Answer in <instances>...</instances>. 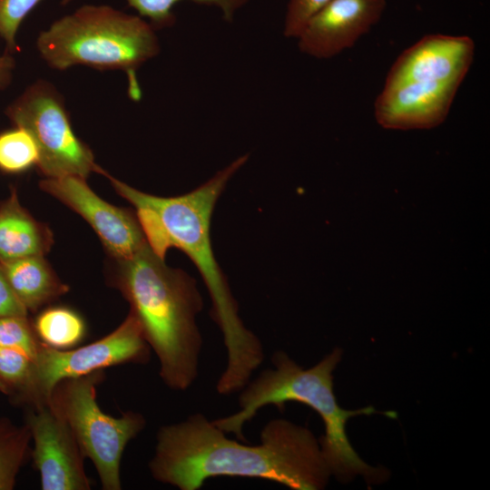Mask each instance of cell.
Instances as JSON below:
<instances>
[{
	"instance_id": "ac0fdd59",
	"label": "cell",
	"mask_w": 490,
	"mask_h": 490,
	"mask_svg": "<svg viewBox=\"0 0 490 490\" xmlns=\"http://www.w3.org/2000/svg\"><path fill=\"white\" fill-rule=\"evenodd\" d=\"M73 0H63L66 5ZM184 0H126L129 6L135 9L155 29L171 27L175 24L174 6ZM199 5L218 7L224 20L231 22L238 10L243 7L249 0H189Z\"/></svg>"
},
{
	"instance_id": "8992f818",
	"label": "cell",
	"mask_w": 490,
	"mask_h": 490,
	"mask_svg": "<svg viewBox=\"0 0 490 490\" xmlns=\"http://www.w3.org/2000/svg\"><path fill=\"white\" fill-rule=\"evenodd\" d=\"M103 377L102 369L64 379L54 388L49 402L70 426L84 458L93 463L103 489L120 490L122 453L146 421L137 412L113 417L102 411L96 402V387Z\"/></svg>"
},
{
	"instance_id": "277c9868",
	"label": "cell",
	"mask_w": 490,
	"mask_h": 490,
	"mask_svg": "<svg viewBox=\"0 0 490 490\" xmlns=\"http://www.w3.org/2000/svg\"><path fill=\"white\" fill-rule=\"evenodd\" d=\"M341 357L342 351L337 348L315 366L304 369L285 352L277 351L271 358L274 368L262 371L241 389L240 410L212 423L223 432L232 433L238 440L246 442L243 426L260 408L274 405L282 410L289 401L305 404L314 409L324 423L325 435L318 442L331 475L344 483L357 475L363 476L368 485L384 482L388 472L364 462L348 438L346 423L350 417L377 411L373 407L346 410L338 404L332 373Z\"/></svg>"
},
{
	"instance_id": "6da1fadb",
	"label": "cell",
	"mask_w": 490,
	"mask_h": 490,
	"mask_svg": "<svg viewBox=\"0 0 490 490\" xmlns=\"http://www.w3.org/2000/svg\"><path fill=\"white\" fill-rule=\"evenodd\" d=\"M156 438L151 474L181 490L200 489L207 479L221 475L260 478L294 490H319L331 475L313 433L283 418L265 425L257 446L228 438L200 413L162 426Z\"/></svg>"
},
{
	"instance_id": "5bb4252c",
	"label": "cell",
	"mask_w": 490,
	"mask_h": 490,
	"mask_svg": "<svg viewBox=\"0 0 490 490\" xmlns=\"http://www.w3.org/2000/svg\"><path fill=\"white\" fill-rule=\"evenodd\" d=\"M53 242L49 228L30 215L13 189L0 205V261L44 256Z\"/></svg>"
},
{
	"instance_id": "d4e9b609",
	"label": "cell",
	"mask_w": 490,
	"mask_h": 490,
	"mask_svg": "<svg viewBox=\"0 0 490 490\" xmlns=\"http://www.w3.org/2000/svg\"><path fill=\"white\" fill-rule=\"evenodd\" d=\"M15 65V59L12 54L6 51L0 54V91L5 90L11 84Z\"/></svg>"
},
{
	"instance_id": "52a82bcc",
	"label": "cell",
	"mask_w": 490,
	"mask_h": 490,
	"mask_svg": "<svg viewBox=\"0 0 490 490\" xmlns=\"http://www.w3.org/2000/svg\"><path fill=\"white\" fill-rule=\"evenodd\" d=\"M14 126L30 132L38 151L37 168L45 178L91 173L107 175L94 161L91 149L74 133L64 100L54 84L38 80L5 109Z\"/></svg>"
},
{
	"instance_id": "cb8c5ba5",
	"label": "cell",
	"mask_w": 490,
	"mask_h": 490,
	"mask_svg": "<svg viewBox=\"0 0 490 490\" xmlns=\"http://www.w3.org/2000/svg\"><path fill=\"white\" fill-rule=\"evenodd\" d=\"M28 310L16 297L0 269V318L11 316L27 317Z\"/></svg>"
},
{
	"instance_id": "2e32d148",
	"label": "cell",
	"mask_w": 490,
	"mask_h": 490,
	"mask_svg": "<svg viewBox=\"0 0 490 490\" xmlns=\"http://www.w3.org/2000/svg\"><path fill=\"white\" fill-rule=\"evenodd\" d=\"M33 327L43 343L57 349L74 347L85 334V325L80 315L64 307L44 309L38 314Z\"/></svg>"
},
{
	"instance_id": "e0dca14e",
	"label": "cell",
	"mask_w": 490,
	"mask_h": 490,
	"mask_svg": "<svg viewBox=\"0 0 490 490\" xmlns=\"http://www.w3.org/2000/svg\"><path fill=\"white\" fill-rule=\"evenodd\" d=\"M31 438L26 424L17 426L6 418H0V490L14 488L26 460Z\"/></svg>"
},
{
	"instance_id": "603a6c76",
	"label": "cell",
	"mask_w": 490,
	"mask_h": 490,
	"mask_svg": "<svg viewBox=\"0 0 490 490\" xmlns=\"http://www.w3.org/2000/svg\"><path fill=\"white\" fill-rule=\"evenodd\" d=\"M331 0H289L283 34L297 38L308 21Z\"/></svg>"
},
{
	"instance_id": "44dd1931",
	"label": "cell",
	"mask_w": 490,
	"mask_h": 490,
	"mask_svg": "<svg viewBox=\"0 0 490 490\" xmlns=\"http://www.w3.org/2000/svg\"><path fill=\"white\" fill-rule=\"evenodd\" d=\"M40 344L41 340L27 317L0 318V346L20 350L34 358Z\"/></svg>"
},
{
	"instance_id": "3957f363",
	"label": "cell",
	"mask_w": 490,
	"mask_h": 490,
	"mask_svg": "<svg viewBox=\"0 0 490 490\" xmlns=\"http://www.w3.org/2000/svg\"><path fill=\"white\" fill-rule=\"evenodd\" d=\"M115 261L113 285L129 302L130 312L156 354L161 378L173 390H186L198 377L202 348L196 318L203 300L196 280L167 266L149 243Z\"/></svg>"
},
{
	"instance_id": "ba28073f",
	"label": "cell",
	"mask_w": 490,
	"mask_h": 490,
	"mask_svg": "<svg viewBox=\"0 0 490 490\" xmlns=\"http://www.w3.org/2000/svg\"><path fill=\"white\" fill-rule=\"evenodd\" d=\"M150 348L139 321L131 312L109 335L78 348L57 349L41 341L20 404L34 407L48 403L54 388L64 379L123 363H146Z\"/></svg>"
},
{
	"instance_id": "d6986e66",
	"label": "cell",
	"mask_w": 490,
	"mask_h": 490,
	"mask_svg": "<svg viewBox=\"0 0 490 490\" xmlns=\"http://www.w3.org/2000/svg\"><path fill=\"white\" fill-rule=\"evenodd\" d=\"M39 162L37 144L25 129L14 126L0 132V171L18 174L36 166Z\"/></svg>"
},
{
	"instance_id": "7402d4cb",
	"label": "cell",
	"mask_w": 490,
	"mask_h": 490,
	"mask_svg": "<svg viewBox=\"0 0 490 490\" xmlns=\"http://www.w3.org/2000/svg\"><path fill=\"white\" fill-rule=\"evenodd\" d=\"M43 0H0V39L5 51L14 54L18 50L17 33L27 15Z\"/></svg>"
},
{
	"instance_id": "5b68a950",
	"label": "cell",
	"mask_w": 490,
	"mask_h": 490,
	"mask_svg": "<svg viewBox=\"0 0 490 490\" xmlns=\"http://www.w3.org/2000/svg\"><path fill=\"white\" fill-rule=\"evenodd\" d=\"M155 31L139 15L109 5H85L40 32L36 47L42 59L55 70L85 65L122 71L130 98L139 101L137 71L160 53Z\"/></svg>"
},
{
	"instance_id": "30bf717a",
	"label": "cell",
	"mask_w": 490,
	"mask_h": 490,
	"mask_svg": "<svg viewBox=\"0 0 490 490\" xmlns=\"http://www.w3.org/2000/svg\"><path fill=\"white\" fill-rule=\"evenodd\" d=\"M26 425L34 443L32 457L42 489H90L81 448L70 426L51 403L31 407Z\"/></svg>"
},
{
	"instance_id": "8fae6325",
	"label": "cell",
	"mask_w": 490,
	"mask_h": 490,
	"mask_svg": "<svg viewBox=\"0 0 490 490\" xmlns=\"http://www.w3.org/2000/svg\"><path fill=\"white\" fill-rule=\"evenodd\" d=\"M386 0H331L297 37L301 53L328 59L351 48L380 20Z\"/></svg>"
},
{
	"instance_id": "4fadbf2b",
	"label": "cell",
	"mask_w": 490,
	"mask_h": 490,
	"mask_svg": "<svg viewBox=\"0 0 490 490\" xmlns=\"http://www.w3.org/2000/svg\"><path fill=\"white\" fill-rule=\"evenodd\" d=\"M456 83L404 82L384 85L374 114L385 129H431L447 117L459 88Z\"/></svg>"
},
{
	"instance_id": "ffe728a7",
	"label": "cell",
	"mask_w": 490,
	"mask_h": 490,
	"mask_svg": "<svg viewBox=\"0 0 490 490\" xmlns=\"http://www.w3.org/2000/svg\"><path fill=\"white\" fill-rule=\"evenodd\" d=\"M34 358L25 353L0 346V392L20 404L30 382Z\"/></svg>"
},
{
	"instance_id": "9a60e30c",
	"label": "cell",
	"mask_w": 490,
	"mask_h": 490,
	"mask_svg": "<svg viewBox=\"0 0 490 490\" xmlns=\"http://www.w3.org/2000/svg\"><path fill=\"white\" fill-rule=\"evenodd\" d=\"M9 286L27 309L36 311L69 290L55 275L44 256L0 261Z\"/></svg>"
},
{
	"instance_id": "9c48e42d",
	"label": "cell",
	"mask_w": 490,
	"mask_h": 490,
	"mask_svg": "<svg viewBox=\"0 0 490 490\" xmlns=\"http://www.w3.org/2000/svg\"><path fill=\"white\" fill-rule=\"evenodd\" d=\"M39 186L80 214L114 260L129 258L148 243L136 212L103 201L93 191L85 179L77 176L45 178Z\"/></svg>"
},
{
	"instance_id": "7a4b0ae2",
	"label": "cell",
	"mask_w": 490,
	"mask_h": 490,
	"mask_svg": "<svg viewBox=\"0 0 490 490\" xmlns=\"http://www.w3.org/2000/svg\"><path fill=\"white\" fill-rule=\"evenodd\" d=\"M242 155L191 191L174 197L145 193L107 174L116 192L135 208L153 251L165 257L170 248L183 251L195 264L211 298V316L227 348V366L216 389L220 395L241 390L263 361V347L239 316L226 277L211 248L210 227L215 204L231 177L246 163Z\"/></svg>"
},
{
	"instance_id": "7c38bea8",
	"label": "cell",
	"mask_w": 490,
	"mask_h": 490,
	"mask_svg": "<svg viewBox=\"0 0 490 490\" xmlns=\"http://www.w3.org/2000/svg\"><path fill=\"white\" fill-rule=\"evenodd\" d=\"M475 43L466 35L426 34L406 49L384 85L404 82L461 84L473 63Z\"/></svg>"
}]
</instances>
